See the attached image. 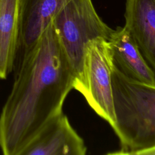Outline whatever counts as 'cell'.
I'll list each match as a JSON object with an SVG mask.
<instances>
[{"label": "cell", "mask_w": 155, "mask_h": 155, "mask_svg": "<svg viewBox=\"0 0 155 155\" xmlns=\"http://www.w3.org/2000/svg\"><path fill=\"white\" fill-rule=\"evenodd\" d=\"M108 42L114 64L122 74L130 79L155 85L154 71L125 27H117L114 30Z\"/></svg>", "instance_id": "obj_7"}, {"label": "cell", "mask_w": 155, "mask_h": 155, "mask_svg": "<svg viewBox=\"0 0 155 155\" xmlns=\"http://www.w3.org/2000/svg\"><path fill=\"white\" fill-rule=\"evenodd\" d=\"M19 0H0V79H5L16 60Z\"/></svg>", "instance_id": "obj_9"}, {"label": "cell", "mask_w": 155, "mask_h": 155, "mask_svg": "<svg viewBox=\"0 0 155 155\" xmlns=\"http://www.w3.org/2000/svg\"><path fill=\"white\" fill-rule=\"evenodd\" d=\"M124 27L155 71V0H126Z\"/></svg>", "instance_id": "obj_8"}, {"label": "cell", "mask_w": 155, "mask_h": 155, "mask_svg": "<svg viewBox=\"0 0 155 155\" xmlns=\"http://www.w3.org/2000/svg\"><path fill=\"white\" fill-rule=\"evenodd\" d=\"M111 79L116 115L111 128L120 149L108 154L140 155L155 148V85L129 79L114 64Z\"/></svg>", "instance_id": "obj_2"}, {"label": "cell", "mask_w": 155, "mask_h": 155, "mask_svg": "<svg viewBox=\"0 0 155 155\" xmlns=\"http://www.w3.org/2000/svg\"><path fill=\"white\" fill-rule=\"evenodd\" d=\"M140 155H155V148L145 150L142 152Z\"/></svg>", "instance_id": "obj_10"}, {"label": "cell", "mask_w": 155, "mask_h": 155, "mask_svg": "<svg viewBox=\"0 0 155 155\" xmlns=\"http://www.w3.org/2000/svg\"><path fill=\"white\" fill-rule=\"evenodd\" d=\"M113 67L108 41L99 38L90 42L85 54L83 85L79 92L111 127L116 122L111 79Z\"/></svg>", "instance_id": "obj_4"}, {"label": "cell", "mask_w": 155, "mask_h": 155, "mask_svg": "<svg viewBox=\"0 0 155 155\" xmlns=\"http://www.w3.org/2000/svg\"><path fill=\"white\" fill-rule=\"evenodd\" d=\"M69 1L19 0L16 59L36 44L55 15Z\"/></svg>", "instance_id": "obj_6"}, {"label": "cell", "mask_w": 155, "mask_h": 155, "mask_svg": "<svg viewBox=\"0 0 155 155\" xmlns=\"http://www.w3.org/2000/svg\"><path fill=\"white\" fill-rule=\"evenodd\" d=\"M87 150L84 139L62 111L41 128L20 155H85Z\"/></svg>", "instance_id": "obj_5"}, {"label": "cell", "mask_w": 155, "mask_h": 155, "mask_svg": "<svg viewBox=\"0 0 155 155\" xmlns=\"http://www.w3.org/2000/svg\"><path fill=\"white\" fill-rule=\"evenodd\" d=\"M13 84L0 113V149L20 155L53 117L62 112L75 76L52 21L18 61Z\"/></svg>", "instance_id": "obj_1"}, {"label": "cell", "mask_w": 155, "mask_h": 155, "mask_svg": "<svg viewBox=\"0 0 155 155\" xmlns=\"http://www.w3.org/2000/svg\"><path fill=\"white\" fill-rule=\"evenodd\" d=\"M55 31L75 76L74 89L83 85L87 46L93 40H109L113 29L97 15L91 0H70L52 19Z\"/></svg>", "instance_id": "obj_3"}]
</instances>
